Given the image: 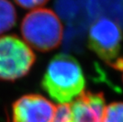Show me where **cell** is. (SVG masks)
Masks as SVG:
<instances>
[{"instance_id":"1","label":"cell","mask_w":123,"mask_h":122,"mask_svg":"<svg viewBox=\"0 0 123 122\" xmlns=\"http://www.w3.org/2000/svg\"><path fill=\"white\" fill-rule=\"evenodd\" d=\"M41 87L57 103L72 102L85 88V78L80 63L68 54H57L47 67Z\"/></svg>"},{"instance_id":"2","label":"cell","mask_w":123,"mask_h":122,"mask_svg":"<svg viewBox=\"0 0 123 122\" xmlns=\"http://www.w3.org/2000/svg\"><path fill=\"white\" fill-rule=\"evenodd\" d=\"M25 43L41 52L57 48L63 38V25L59 17L46 8L34 9L27 14L21 24Z\"/></svg>"},{"instance_id":"3","label":"cell","mask_w":123,"mask_h":122,"mask_svg":"<svg viewBox=\"0 0 123 122\" xmlns=\"http://www.w3.org/2000/svg\"><path fill=\"white\" fill-rule=\"evenodd\" d=\"M35 60L31 48L17 36L0 37V80L14 81L25 76Z\"/></svg>"},{"instance_id":"4","label":"cell","mask_w":123,"mask_h":122,"mask_svg":"<svg viewBox=\"0 0 123 122\" xmlns=\"http://www.w3.org/2000/svg\"><path fill=\"white\" fill-rule=\"evenodd\" d=\"M122 37V29L117 23L107 17H101L89 29L88 46L111 66L120 57Z\"/></svg>"},{"instance_id":"5","label":"cell","mask_w":123,"mask_h":122,"mask_svg":"<svg viewBox=\"0 0 123 122\" xmlns=\"http://www.w3.org/2000/svg\"><path fill=\"white\" fill-rule=\"evenodd\" d=\"M56 106L40 94H27L12 105V122H53Z\"/></svg>"},{"instance_id":"6","label":"cell","mask_w":123,"mask_h":122,"mask_svg":"<svg viewBox=\"0 0 123 122\" xmlns=\"http://www.w3.org/2000/svg\"><path fill=\"white\" fill-rule=\"evenodd\" d=\"M73 122H102L105 110L103 93L83 91L71 103Z\"/></svg>"},{"instance_id":"7","label":"cell","mask_w":123,"mask_h":122,"mask_svg":"<svg viewBox=\"0 0 123 122\" xmlns=\"http://www.w3.org/2000/svg\"><path fill=\"white\" fill-rule=\"evenodd\" d=\"M17 14L14 6L9 0H0V34L14 26Z\"/></svg>"},{"instance_id":"8","label":"cell","mask_w":123,"mask_h":122,"mask_svg":"<svg viewBox=\"0 0 123 122\" xmlns=\"http://www.w3.org/2000/svg\"><path fill=\"white\" fill-rule=\"evenodd\" d=\"M102 122H123V102H115L106 106Z\"/></svg>"},{"instance_id":"9","label":"cell","mask_w":123,"mask_h":122,"mask_svg":"<svg viewBox=\"0 0 123 122\" xmlns=\"http://www.w3.org/2000/svg\"><path fill=\"white\" fill-rule=\"evenodd\" d=\"M49 0H14V2L25 9H37V7L43 6Z\"/></svg>"},{"instance_id":"10","label":"cell","mask_w":123,"mask_h":122,"mask_svg":"<svg viewBox=\"0 0 123 122\" xmlns=\"http://www.w3.org/2000/svg\"><path fill=\"white\" fill-rule=\"evenodd\" d=\"M111 67H113L115 70H118V71L122 72V81H123V57L120 56L114 63L111 64Z\"/></svg>"}]
</instances>
